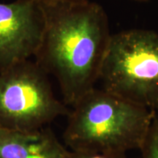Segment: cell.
I'll return each mask as SVG.
<instances>
[{"label":"cell","instance_id":"cell-10","mask_svg":"<svg viewBox=\"0 0 158 158\" xmlns=\"http://www.w3.org/2000/svg\"><path fill=\"white\" fill-rule=\"evenodd\" d=\"M135 1H138V2H146V1H148V0H135Z\"/></svg>","mask_w":158,"mask_h":158},{"label":"cell","instance_id":"cell-4","mask_svg":"<svg viewBox=\"0 0 158 158\" xmlns=\"http://www.w3.org/2000/svg\"><path fill=\"white\" fill-rule=\"evenodd\" d=\"M70 112L35 61H23L0 72V127L35 132Z\"/></svg>","mask_w":158,"mask_h":158},{"label":"cell","instance_id":"cell-6","mask_svg":"<svg viewBox=\"0 0 158 158\" xmlns=\"http://www.w3.org/2000/svg\"><path fill=\"white\" fill-rule=\"evenodd\" d=\"M49 127L35 132L0 127V158H70Z\"/></svg>","mask_w":158,"mask_h":158},{"label":"cell","instance_id":"cell-3","mask_svg":"<svg viewBox=\"0 0 158 158\" xmlns=\"http://www.w3.org/2000/svg\"><path fill=\"white\" fill-rule=\"evenodd\" d=\"M102 89L158 110V34L130 29L112 35L100 78Z\"/></svg>","mask_w":158,"mask_h":158},{"label":"cell","instance_id":"cell-1","mask_svg":"<svg viewBox=\"0 0 158 158\" xmlns=\"http://www.w3.org/2000/svg\"><path fill=\"white\" fill-rule=\"evenodd\" d=\"M40 2L45 26L35 62L56 78L63 102L73 107L100 78L112 35L108 17L89 0Z\"/></svg>","mask_w":158,"mask_h":158},{"label":"cell","instance_id":"cell-2","mask_svg":"<svg viewBox=\"0 0 158 158\" xmlns=\"http://www.w3.org/2000/svg\"><path fill=\"white\" fill-rule=\"evenodd\" d=\"M155 110L93 89L73 106L63 133L71 152L125 156L141 149Z\"/></svg>","mask_w":158,"mask_h":158},{"label":"cell","instance_id":"cell-5","mask_svg":"<svg viewBox=\"0 0 158 158\" xmlns=\"http://www.w3.org/2000/svg\"><path fill=\"white\" fill-rule=\"evenodd\" d=\"M45 26L40 0L0 3V72L35 56Z\"/></svg>","mask_w":158,"mask_h":158},{"label":"cell","instance_id":"cell-7","mask_svg":"<svg viewBox=\"0 0 158 158\" xmlns=\"http://www.w3.org/2000/svg\"><path fill=\"white\" fill-rule=\"evenodd\" d=\"M140 150L142 158H158V110H155L147 137Z\"/></svg>","mask_w":158,"mask_h":158},{"label":"cell","instance_id":"cell-8","mask_svg":"<svg viewBox=\"0 0 158 158\" xmlns=\"http://www.w3.org/2000/svg\"><path fill=\"white\" fill-rule=\"evenodd\" d=\"M70 158H125V156H115L94 153H83L70 152Z\"/></svg>","mask_w":158,"mask_h":158},{"label":"cell","instance_id":"cell-9","mask_svg":"<svg viewBox=\"0 0 158 158\" xmlns=\"http://www.w3.org/2000/svg\"><path fill=\"white\" fill-rule=\"evenodd\" d=\"M40 1H50V0H40ZM61 1H70V2H84L86 0H61Z\"/></svg>","mask_w":158,"mask_h":158}]
</instances>
